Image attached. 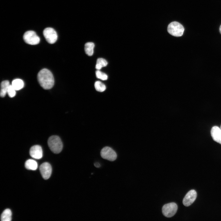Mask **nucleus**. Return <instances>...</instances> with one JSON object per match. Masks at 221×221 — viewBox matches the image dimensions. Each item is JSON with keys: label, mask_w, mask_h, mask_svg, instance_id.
I'll return each mask as SVG.
<instances>
[{"label": "nucleus", "mask_w": 221, "mask_h": 221, "mask_svg": "<svg viewBox=\"0 0 221 221\" xmlns=\"http://www.w3.org/2000/svg\"><path fill=\"white\" fill-rule=\"evenodd\" d=\"M38 82L44 89L47 90L52 87L54 80L52 72L48 69L44 68L41 70L37 75Z\"/></svg>", "instance_id": "obj_1"}, {"label": "nucleus", "mask_w": 221, "mask_h": 221, "mask_svg": "<svg viewBox=\"0 0 221 221\" xmlns=\"http://www.w3.org/2000/svg\"><path fill=\"white\" fill-rule=\"evenodd\" d=\"M48 144L51 151L54 153H59L62 149L63 143L58 136H52L50 137L48 140Z\"/></svg>", "instance_id": "obj_2"}, {"label": "nucleus", "mask_w": 221, "mask_h": 221, "mask_svg": "<svg viewBox=\"0 0 221 221\" xmlns=\"http://www.w3.org/2000/svg\"><path fill=\"white\" fill-rule=\"evenodd\" d=\"M167 30L168 33L172 36L179 37L183 35L184 28L183 26L179 23L173 21L169 24Z\"/></svg>", "instance_id": "obj_3"}, {"label": "nucleus", "mask_w": 221, "mask_h": 221, "mask_svg": "<svg viewBox=\"0 0 221 221\" xmlns=\"http://www.w3.org/2000/svg\"><path fill=\"white\" fill-rule=\"evenodd\" d=\"M23 39L26 43L30 45H37L40 41V38L36 33L31 30L26 32L23 35Z\"/></svg>", "instance_id": "obj_4"}, {"label": "nucleus", "mask_w": 221, "mask_h": 221, "mask_svg": "<svg viewBox=\"0 0 221 221\" xmlns=\"http://www.w3.org/2000/svg\"><path fill=\"white\" fill-rule=\"evenodd\" d=\"M178 208L177 204L172 202L165 204L162 208V212L166 217H171L176 213Z\"/></svg>", "instance_id": "obj_5"}, {"label": "nucleus", "mask_w": 221, "mask_h": 221, "mask_svg": "<svg viewBox=\"0 0 221 221\" xmlns=\"http://www.w3.org/2000/svg\"><path fill=\"white\" fill-rule=\"evenodd\" d=\"M100 155L103 159L112 161H115L117 157L115 152L108 146L105 147L101 149Z\"/></svg>", "instance_id": "obj_6"}, {"label": "nucleus", "mask_w": 221, "mask_h": 221, "mask_svg": "<svg viewBox=\"0 0 221 221\" xmlns=\"http://www.w3.org/2000/svg\"><path fill=\"white\" fill-rule=\"evenodd\" d=\"M43 34L46 41L49 44L54 43L57 40L58 37L57 33L52 28H46L43 30Z\"/></svg>", "instance_id": "obj_7"}, {"label": "nucleus", "mask_w": 221, "mask_h": 221, "mask_svg": "<svg viewBox=\"0 0 221 221\" xmlns=\"http://www.w3.org/2000/svg\"><path fill=\"white\" fill-rule=\"evenodd\" d=\"M40 171L43 178L45 179H48L50 176L52 171L51 165L48 162L42 163L40 166Z\"/></svg>", "instance_id": "obj_8"}, {"label": "nucleus", "mask_w": 221, "mask_h": 221, "mask_svg": "<svg viewBox=\"0 0 221 221\" xmlns=\"http://www.w3.org/2000/svg\"><path fill=\"white\" fill-rule=\"evenodd\" d=\"M197 196L196 191L193 189L190 190L186 194L183 200L184 205L188 207L191 205L195 201Z\"/></svg>", "instance_id": "obj_9"}, {"label": "nucleus", "mask_w": 221, "mask_h": 221, "mask_svg": "<svg viewBox=\"0 0 221 221\" xmlns=\"http://www.w3.org/2000/svg\"><path fill=\"white\" fill-rule=\"evenodd\" d=\"M29 153L31 156L34 158L41 159L43 156L42 149L39 145H34L30 149Z\"/></svg>", "instance_id": "obj_10"}, {"label": "nucleus", "mask_w": 221, "mask_h": 221, "mask_svg": "<svg viewBox=\"0 0 221 221\" xmlns=\"http://www.w3.org/2000/svg\"><path fill=\"white\" fill-rule=\"evenodd\" d=\"M211 136L215 142L221 144V130L217 126L213 127L211 131Z\"/></svg>", "instance_id": "obj_11"}, {"label": "nucleus", "mask_w": 221, "mask_h": 221, "mask_svg": "<svg viewBox=\"0 0 221 221\" xmlns=\"http://www.w3.org/2000/svg\"><path fill=\"white\" fill-rule=\"evenodd\" d=\"M10 84L9 81L6 80L2 81L1 83L0 95L2 97H4L7 93L8 88Z\"/></svg>", "instance_id": "obj_12"}, {"label": "nucleus", "mask_w": 221, "mask_h": 221, "mask_svg": "<svg viewBox=\"0 0 221 221\" xmlns=\"http://www.w3.org/2000/svg\"><path fill=\"white\" fill-rule=\"evenodd\" d=\"M26 168L28 170H35L37 168L38 165L37 162L33 159H29L25 163Z\"/></svg>", "instance_id": "obj_13"}, {"label": "nucleus", "mask_w": 221, "mask_h": 221, "mask_svg": "<svg viewBox=\"0 0 221 221\" xmlns=\"http://www.w3.org/2000/svg\"><path fill=\"white\" fill-rule=\"evenodd\" d=\"M95 45L91 42H87L85 45L84 49L86 53L89 56H91L94 52Z\"/></svg>", "instance_id": "obj_14"}, {"label": "nucleus", "mask_w": 221, "mask_h": 221, "mask_svg": "<svg viewBox=\"0 0 221 221\" xmlns=\"http://www.w3.org/2000/svg\"><path fill=\"white\" fill-rule=\"evenodd\" d=\"M12 212L9 209H5L2 213L1 219L2 221H10L11 220Z\"/></svg>", "instance_id": "obj_15"}, {"label": "nucleus", "mask_w": 221, "mask_h": 221, "mask_svg": "<svg viewBox=\"0 0 221 221\" xmlns=\"http://www.w3.org/2000/svg\"><path fill=\"white\" fill-rule=\"evenodd\" d=\"M11 85L16 91H18L23 88L24 83L22 80L17 79L13 80Z\"/></svg>", "instance_id": "obj_16"}, {"label": "nucleus", "mask_w": 221, "mask_h": 221, "mask_svg": "<svg viewBox=\"0 0 221 221\" xmlns=\"http://www.w3.org/2000/svg\"><path fill=\"white\" fill-rule=\"evenodd\" d=\"M107 64V62L105 59L99 58L97 60L95 68L98 70H100L102 67L106 66Z\"/></svg>", "instance_id": "obj_17"}, {"label": "nucleus", "mask_w": 221, "mask_h": 221, "mask_svg": "<svg viewBox=\"0 0 221 221\" xmlns=\"http://www.w3.org/2000/svg\"><path fill=\"white\" fill-rule=\"evenodd\" d=\"M95 87L97 91L101 92L104 91L106 89L105 85L99 81H97L95 83Z\"/></svg>", "instance_id": "obj_18"}, {"label": "nucleus", "mask_w": 221, "mask_h": 221, "mask_svg": "<svg viewBox=\"0 0 221 221\" xmlns=\"http://www.w3.org/2000/svg\"><path fill=\"white\" fill-rule=\"evenodd\" d=\"M96 77L103 80H106L108 78L107 76L105 73H103L99 70L95 72Z\"/></svg>", "instance_id": "obj_19"}, {"label": "nucleus", "mask_w": 221, "mask_h": 221, "mask_svg": "<svg viewBox=\"0 0 221 221\" xmlns=\"http://www.w3.org/2000/svg\"><path fill=\"white\" fill-rule=\"evenodd\" d=\"M16 90L12 85H10L8 88L7 93L10 98L14 97L16 95Z\"/></svg>", "instance_id": "obj_20"}, {"label": "nucleus", "mask_w": 221, "mask_h": 221, "mask_svg": "<svg viewBox=\"0 0 221 221\" xmlns=\"http://www.w3.org/2000/svg\"><path fill=\"white\" fill-rule=\"evenodd\" d=\"M94 165L97 168H99L100 166V164L97 162L94 163Z\"/></svg>", "instance_id": "obj_21"}, {"label": "nucleus", "mask_w": 221, "mask_h": 221, "mask_svg": "<svg viewBox=\"0 0 221 221\" xmlns=\"http://www.w3.org/2000/svg\"><path fill=\"white\" fill-rule=\"evenodd\" d=\"M219 32H220V33L221 34V25L219 27Z\"/></svg>", "instance_id": "obj_22"}, {"label": "nucleus", "mask_w": 221, "mask_h": 221, "mask_svg": "<svg viewBox=\"0 0 221 221\" xmlns=\"http://www.w3.org/2000/svg\"><path fill=\"white\" fill-rule=\"evenodd\" d=\"M220 129H221V126Z\"/></svg>", "instance_id": "obj_23"}]
</instances>
